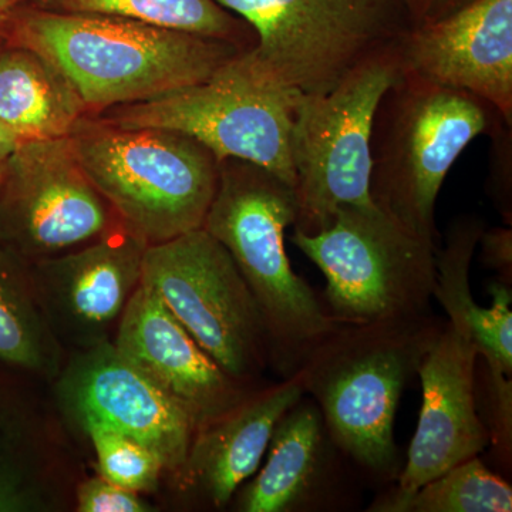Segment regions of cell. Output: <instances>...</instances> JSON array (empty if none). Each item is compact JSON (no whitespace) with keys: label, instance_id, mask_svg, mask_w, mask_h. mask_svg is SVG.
<instances>
[{"label":"cell","instance_id":"cell-1","mask_svg":"<svg viewBox=\"0 0 512 512\" xmlns=\"http://www.w3.org/2000/svg\"><path fill=\"white\" fill-rule=\"evenodd\" d=\"M5 40L45 56L89 116L157 99L207 80L244 50L224 40L103 13L25 6Z\"/></svg>","mask_w":512,"mask_h":512},{"label":"cell","instance_id":"cell-2","mask_svg":"<svg viewBox=\"0 0 512 512\" xmlns=\"http://www.w3.org/2000/svg\"><path fill=\"white\" fill-rule=\"evenodd\" d=\"M444 322L426 313L339 323L296 372L330 439L367 480L387 484L402 471L394 441L397 407Z\"/></svg>","mask_w":512,"mask_h":512},{"label":"cell","instance_id":"cell-3","mask_svg":"<svg viewBox=\"0 0 512 512\" xmlns=\"http://www.w3.org/2000/svg\"><path fill=\"white\" fill-rule=\"evenodd\" d=\"M296 215L291 185L259 165L225 160L202 224L227 249L254 296L268 333L269 365L282 379L295 375L339 325L289 262L285 232Z\"/></svg>","mask_w":512,"mask_h":512},{"label":"cell","instance_id":"cell-4","mask_svg":"<svg viewBox=\"0 0 512 512\" xmlns=\"http://www.w3.org/2000/svg\"><path fill=\"white\" fill-rule=\"evenodd\" d=\"M83 173L117 220L147 245L202 228L220 161L180 131L119 127L86 116L69 136Z\"/></svg>","mask_w":512,"mask_h":512},{"label":"cell","instance_id":"cell-5","mask_svg":"<svg viewBox=\"0 0 512 512\" xmlns=\"http://www.w3.org/2000/svg\"><path fill=\"white\" fill-rule=\"evenodd\" d=\"M504 126L501 114L480 97L400 74L373 121V202L440 245L436 202L444 180L477 137L494 136Z\"/></svg>","mask_w":512,"mask_h":512},{"label":"cell","instance_id":"cell-6","mask_svg":"<svg viewBox=\"0 0 512 512\" xmlns=\"http://www.w3.org/2000/svg\"><path fill=\"white\" fill-rule=\"evenodd\" d=\"M254 30L242 52L262 82L326 94L413 29L406 0H215Z\"/></svg>","mask_w":512,"mask_h":512},{"label":"cell","instance_id":"cell-7","mask_svg":"<svg viewBox=\"0 0 512 512\" xmlns=\"http://www.w3.org/2000/svg\"><path fill=\"white\" fill-rule=\"evenodd\" d=\"M292 242L325 275L322 301L335 322H384L430 313L439 245L377 205H345L328 228L313 235L293 231Z\"/></svg>","mask_w":512,"mask_h":512},{"label":"cell","instance_id":"cell-8","mask_svg":"<svg viewBox=\"0 0 512 512\" xmlns=\"http://www.w3.org/2000/svg\"><path fill=\"white\" fill-rule=\"evenodd\" d=\"M397 50L366 63L332 92L299 93L291 130L295 231L318 234L339 208L376 205L370 195L373 121L399 79Z\"/></svg>","mask_w":512,"mask_h":512},{"label":"cell","instance_id":"cell-9","mask_svg":"<svg viewBox=\"0 0 512 512\" xmlns=\"http://www.w3.org/2000/svg\"><path fill=\"white\" fill-rule=\"evenodd\" d=\"M298 96L258 79L241 52L204 82L97 116L119 127L180 131L204 144L220 163L247 161L293 187L291 130Z\"/></svg>","mask_w":512,"mask_h":512},{"label":"cell","instance_id":"cell-10","mask_svg":"<svg viewBox=\"0 0 512 512\" xmlns=\"http://www.w3.org/2000/svg\"><path fill=\"white\" fill-rule=\"evenodd\" d=\"M148 286L232 379L256 387L269 366L268 333L234 259L204 228L144 252Z\"/></svg>","mask_w":512,"mask_h":512},{"label":"cell","instance_id":"cell-11","mask_svg":"<svg viewBox=\"0 0 512 512\" xmlns=\"http://www.w3.org/2000/svg\"><path fill=\"white\" fill-rule=\"evenodd\" d=\"M119 224L83 173L69 137L25 141L0 185V247L28 264L89 244Z\"/></svg>","mask_w":512,"mask_h":512},{"label":"cell","instance_id":"cell-12","mask_svg":"<svg viewBox=\"0 0 512 512\" xmlns=\"http://www.w3.org/2000/svg\"><path fill=\"white\" fill-rule=\"evenodd\" d=\"M477 362V345L467 323L446 319L417 370L423 400L406 464L396 483L367 511L387 512L444 471L478 457L491 443L477 409Z\"/></svg>","mask_w":512,"mask_h":512},{"label":"cell","instance_id":"cell-13","mask_svg":"<svg viewBox=\"0 0 512 512\" xmlns=\"http://www.w3.org/2000/svg\"><path fill=\"white\" fill-rule=\"evenodd\" d=\"M59 397L74 419H94L140 441L160 457L167 473L180 476L194 420L106 340L83 349L60 372Z\"/></svg>","mask_w":512,"mask_h":512},{"label":"cell","instance_id":"cell-14","mask_svg":"<svg viewBox=\"0 0 512 512\" xmlns=\"http://www.w3.org/2000/svg\"><path fill=\"white\" fill-rule=\"evenodd\" d=\"M147 247L119 222L83 247L29 264L37 301L57 339L82 350L109 340L140 285Z\"/></svg>","mask_w":512,"mask_h":512},{"label":"cell","instance_id":"cell-15","mask_svg":"<svg viewBox=\"0 0 512 512\" xmlns=\"http://www.w3.org/2000/svg\"><path fill=\"white\" fill-rule=\"evenodd\" d=\"M397 56L400 74L474 94L512 127V0H476L414 26Z\"/></svg>","mask_w":512,"mask_h":512},{"label":"cell","instance_id":"cell-16","mask_svg":"<svg viewBox=\"0 0 512 512\" xmlns=\"http://www.w3.org/2000/svg\"><path fill=\"white\" fill-rule=\"evenodd\" d=\"M113 345L190 414L197 430L258 389L227 375L143 284L138 285L117 323Z\"/></svg>","mask_w":512,"mask_h":512},{"label":"cell","instance_id":"cell-17","mask_svg":"<svg viewBox=\"0 0 512 512\" xmlns=\"http://www.w3.org/2000/svg\"><path fill=\"white\" fill-rule=\"evenodd\" d=\"M264 467L237 491L241 512L338 511L346 504V457L318 404L302 396L276 424Z\"/></svg>","mask_w":512,"mask_h":512},{"label":"cell","instance_id":"cell-18","mask_svg":"<svg viewBox=\"0 0 512 512\" xmlns=\"http://www.w3.org/2000/svg\"><path fill=\"white\" fill-rule=\"evenodd\" d=\"M299 376L255 389L195 431L178 481L202 503L224 510L264 460L276 424L305 396Z\"/></svg>","mask_w":512,"mask_h":512},{"label":"cell","instance_id":"cell-19","mask_svg":"<svg viewBox=\"0 0 512 512\" xmlns=\"http://www.w3.org/2000/svg\"><path fill=\"white\" fill-rule=\"evenodd\" d=\"M485 222L477 215H460L447 229L436 251V286L433 298L447 319L466 322L476 342L478 356L490 366L512 373V293L504 281L493 282L490 308L478 306L471 295L470 269Z\"/></svg>","mask_w":512,"mask_h":512},{"label":"cell","instance_id":"cell-20","mask_svg":"<svg viewBox=\"0 0 512 512\" xmlns=\"http://www.w3.org/2000/svg\"><path fill=\"white\" fill-rule=\"evenodd\" d=\"M89 116L63 73L45 56L5 43L0 50V121L25 141L69 137Z\"/></svg>","mask_w":512,"mask_h":512},{"label":"cell","instance_id":"cell-21","mask_svg":"<svg viewBox=\"0 0 512 512\" xmlns=\"http://www.w3.org/2000/svg\"><path fill=\"white\" fill-rule=\"evenodd\" d=\"M0 362L56 379L60 340L37 301L28 262L0 247Z\"/></svg>","mask_w":512,"mask_h":512},{"label":"cell","instance_id":"cell-22","mask_svg":"<svg viewBox=\"0 0 512 512\" xmlns=\"http://www.w3.org/2000/svg\"><path fill=\"white\" fill-rule=\"evenodd\" d=\"M30 6L50 12L103 13L123 16L210 39L239 49L255 46L254 30L215 0H30Z\"/></svg>","mask_w":512,"mask_h":512},{"label":"cell","instance_id":"cell-23","mask_svg":"<svg viewBox=\"0 0 512 512\" xmlns=\"http://www.w3.org/2000/svg\"><path fill=\"white\" fill-rule=\"evenodd\" d=\"M512 488L478 457L433 478L387 512H511Z\"/></svg>","mask_w":512,"mask_h":512},{"label":"cell","instance_id":"cell-24","mask_svg":"<svg viewBox=\"0 0 512 512\" xmlns=\"http://www.w3.org/2000/svg\"><path fill=\"white\" fill-rule=\"evenodd\" d=\"M30 430L0 412V512L49 507L47 481Z\"/></svg>","mask_w":512,"mask_h":512},{"label":"cell","instance_id":"cell-25","mask_svg":"<svg viewBox=\"0 0 512 512\" xmlns=\"http://www.w3.org/2000/svg\"><path fill=\"white\" fill-rule=\"evenodd\" d=\"M80 426L92 440L101 477L138 494L157 490L165 468L154 451L101 421L86 419Z\"/></svg>","mask_w":512,"mask_h":512},{"label":"cell","instance_id":"cell-26","mask_svg":"<svg viewBox=\"0 0 512 512\" xmlns=\"http://www.w3.org/2000/svg\"><path fill=\"white\" fill-rule=\"evenodd\" d=\"M77 511L80 512H148L153 505L141 494L128 490L104 477H93L79 484L76 491Z\"/></svg>","mask_w":512,"mask_h":512},{"label":"cell","instance_id":"cell-27","mask_svg":"<svg viewBox=\"0 0 512 512\" xmlns=\"http://www.w3.org/2000/svg\"><path fill=\"white\" fill-rule=\"evenodd\" d=\"M493 141V170H491V178H493V195L494 200L500 208L504 218H508L511 222V127L504 126L498 130Z\"/></svg>","mask_w":512,"mask_h":512},{"label":"cell","instance_id":"cell-28","mask_svg":"<svg viewBox=\"0 0 512 512\" xmlns=\"http://www.w3.org/2000/svg\"><path fill=\"white\" fill-rule=\"evenodd\" d=\"M478 247L485 268L500 274L504 282L511 284L512 275V231L511 228H485Z\"/></svg>","mask_w":512,"mask_h":512},{"label":"cell","instance_id":"cell-29","mask_svg":"<svg viewBox=\"0 0 512 512\" xmlns=\"http://www.w3.org/2000/svg\"><path fill=\"white\" fill-rule=\"evenodd\" d=\"M406 2L413 25L420 26L447 18L476 0H406Z\"/></svg>","mask_w":512,"mask_h":512},{"label":"cell","instance_id":"cell-30","mask_svg":"<svg viewBox=\"0 0 512 512\" xmlns=\"http://www.w3.org/2000/svg\"><path fill=\"white\" fill-rule=\"evenodd\" d=\"M30 5V0H0V37L5 39L10 23L16 18V15Z\"/></svg>","mask_w":512,"mask_h":512},{"label":"cell","instance_id":"cell-31","mask_svg":"<svg viewBox=\"0 0 512 512\" xmlns=\"http://www.w3.org/2000/svg\"><path fill=\"white\" fill-rule=\"evenodd\" d=\"M19 144V138L0 121V161L8 160L15 153Z\"/></svg>","mask_w":512,"mask_h":512},{"label":"cell","instance_id":"cell-32","mask_svg":"<svg viewBox=\"0 0 512 512\" xmlns=\"http://www.w3.org/2000/svg\"><path fill=\"white\" fill-rule=\"evenodd\" d=\"M5 165L6 161H0V185H2L3 177H5Z\"/></svg>","mask_w":512,"mask_h":512},{"label":"cell","instance_id":"cell-33","mask_svg":"<svg viewBox=\"0 0 512 512\" xmlns=\"http://www.w3.org/2000/svg\"><path fill=\"white\" fill-rule=\"evenodd\" d=\"M5 43H6V40L2 39V37H0V50H2V47L5 46Z\"/></svg>","mask_w":512,"mask_h":512}]
</instances>
